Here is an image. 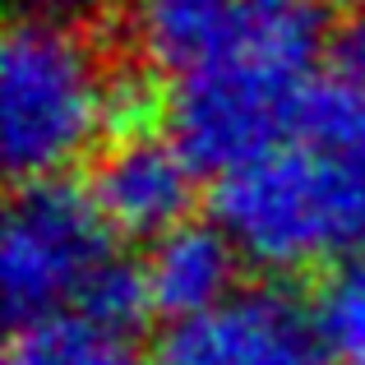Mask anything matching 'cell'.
Masks as SVG:
<instances>
[{"label":"cell","instance_id":"obj_2","mask_svg":"<svg viewBox=\"0 0 365 365\" xmlns=\"http://www.w3.org/2000/svg\"><path fill=\"white\" fill-rule=\"evenodd\" d=\"M213 213L241 259L268 273L347 264L365 255V139L282 143L217 180Z\"/></svg>","mask_w":365,"mask_h":365},{"label":"cell","instance_id":"obj_11","mask_svg":"<svg viewBox=\"0 0 365 365\" xmlns=\"http://www.w3.org/2000/svg\"><path fill=\"white\" fill-rule=\"evenodd\" d=\"M79 314L107 324L116 333H134V324L153 310L148 301V282H143V264H125V259H111L98 277L88 282V292L74 305Z\"/></svg>","mask_w":365,"mask_h":365},{"label":"cell","instance_id":"obj_7","mask_svg":"<svg viewBox=\"0 0 365 365\" xmlns=\"http://www.w3.org/2000/svg\"><path fill=\"white\" fill-rule=\"evenodd\" d=\"M255 19V0H125L120 5V24L134 56L148 70L176 74V79H190L232 56L250 37Z\"/></svg>","mask_w":365,"mask_h":365},{"label":"cell","instance_id":"obj_14","mask_svg":"<svg viewBox=\"0 0 365 365\" xmlns=\"http://www.w3.org/2000/svg\"><path fill=\"white\" fill-rule=\"evenodd\" d=\"M259 9H282V5H301V0H255Z\"/></svg>","mask_w":365,"mask_h":365},{"label":"cell","instance_id":"obj_13","mask_svg":"<svg viewBox=\"0 0 365 365\" xmlns=\"http://www.w3.org/2000/svg\"><path fill=\"white\" fill-rule=\"evenodd\" d=\"M42 14H65V19H74V9H88V5H98V0H33Z\"/></svg>","mask_w":365,"mask_h":365},{"label":"cell","instance_id":"obj_15","mask_svg":"<svg viewBox=\"0 0 365 365\" xmlns=\"http://www.w3.org/2000/svg\"><path fill=\"white\" fill-rule=\"evenodd\" d=\"M347 5H356V0H347Z\"/></svg>","mask_w":365,"mask_h":365},{"label":"cell","instance_id":"obj_10","mask_svg":"<svg viewBox=\"0 0 365 365\" xmlns=\"http://www.w3.org/2000/svg\"><path fill=\"white\" fill-rule=\"evenodd\" d=\"M314 314H319L333 361L365 365V255L347 259L329 273L319 301H314Z\"/></svg>","mask_w":365,"mask_h":365},{"label":"cell","instance_id":"obj_6","mask_svg":"<svg viewBox=\"0 0 365 365\" xmlns=\"http://www.w3.org/2000/svg\"><path fill=\"white\" fill-rule=\"evenodd\" d=\"M195 176L199 171L171 139L125 134L98 153L88 195L116 236L162 241L195 213Z\"/></svg>","mask_w":365,"mask_h":365},{"label":"cell","instance_id":"obj_1","mask_svg":"<svg viewBox=\"0 0 365 365\" xmlns=\"http://www.w3.org/2000/svg\"><path fill=\"white\" fill-rule=\"evenodd\" d=\"M319 19L305 5L259 9L250 37L232 56L176 83L167 98L171 143L195 171L213 176H232L292 143L305 98L319 79Z\"/></svg>","mask_w":365,"mask_h":365},{"label":"cell","instance_id":"obj_9","mask_svg":"<svg viewBox=\"0 0 365 365\" xmlns=\"http://www.w3.org/2000/svg\"><path fill=\"white\" fill-rule=\"evenodd\" d=\"M5 365H148L130 333L88 319L79 310H61L46 319L19 324L9 338Z\"/></svg>","mask_w":365,"mask_h":365},{"label":"cell","instance_id":"obj_4","mask_svg":"<svg viewBox=\"0 0 365 365\" xmlns=\"http://www.w3.org/2000/svg\"><path fill=\"white\" fill-rule=\"evenodd\" d=\"M111 227L88 190L70 180H28L0 227V292L14 324L74 310L111 264Z\"/></svg>","mask_w":365,"mask_h":365},{"label":"cell","instance_id":"obj_5","mask_svg":"<svg viewBox=\"0 0 365 365\" xmlns=\"http://www.w3.org/2000/svg\"><path fill=\"white\" fill-rule=\"evenodd\" d=\"M148 365H333L314 305L264 282L195 319L167 324Z\"/></svg>","mask_w":365,"mask_h":365},{"label":"cell","instance_id":"obj_3","mask_svg":"<svg viewBox=\"0 0 365 365\" xmlns=\"http://www.w3.org/2000/svg\"><path fill=\"white\" fill-rule=\"evenodd\" d=\"M116 130V74L65 14L14 19L0 46V158L9 176L56 180Z\"/></svg>","mask_w":365,"mask_h":365},{"label":"cell","instance_id":"obj_12","mask_svg":"<svg viewBox=\"0 0 365 365\" xmlns=\"http://www.w3.org/2000/svg\"><path fill=\"white\" fill-rule=\"evenodd\" d=\"M324 61H329V70H324L329 79L365 93V9L347 14L329 37H324Z\"/></svg>","mask_w":365,"mask_h":365},{"label":"cell","instance_id":"obj_8","mask_svg":"<svg viewBox=\"0 0 365 365\" xmlns=\"http://www.w3.org/2000/svg\"><path fill=\"white\" fill-rule=\"evenodd\" d=\"M236 273H241V250L222 227L208 222H185L171 236L153 241L143 259V282H148L153 314L176 319H195V314L222 305L236 296Z\"/></svg>","mask_w":365,"mask_h":365}]
</instances>
